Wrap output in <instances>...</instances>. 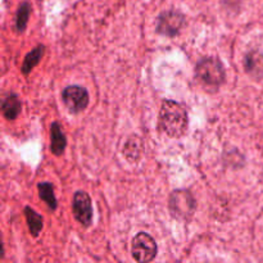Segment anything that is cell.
<instances>
[{
	"label": "cell",
	"mask_w": 263,
	"mask_h": 263,
	"mask_svg": "<svg viewBox=\"0 0 263 263\" xmlns=\"http://www.w3.org/2000/svg\"><path fill=\"white\" fill-rule=\"evenodd\" d=\"M157 243L149 234L139 233L133 239L131 244V254L134 259L140 263L152 262L157 256Z\"/></svg>",
	"instance_id": "3"
},
{
	"label": "cell",
	"mask_w": 263,
	"mask_h": 263,
	"mask_svg": "<svg viewBox=\"0 0 263 263\" xmlns=\"http://www.w3.org/2000/svg\"><path fill=\"white\" fill-rule=\"evenodd\" d=\"M67 140L62 126L58 122H53L50 126V151L54 156H62L66 149Z\"/></svg>",
	"instance_id": "8"
},
{
	"label": "cell",
	"mask_w": 263,
	"mask_h": 263,
	"mask_svg": "<svg viewBox=\"0 0 263 263\" xmlns=\"http://www.w3.org/2000/svg\"><path fill=\"white\" fill-rule=\"evenodd\" d=\"M21 109H22V103L18 99L17 95L14 94L8 95L2 104L3 116H4L8 121H14L15 118L18 117V115L21 113Z\"/></svg>",
	"instance_id": "10"
},
{
	"label": "cell",
	"mask_w": 263,
	"mask_h": 263,
	"mask_svg": "<svg viewBox=\"0 0 263 263\" xmlns=\"http://www.w3.org/2000/svg\"><path fill=\"white\" fill-rule=\"evenodd\" d=\"M195 74L198 80L205 86L218 87L225 82L226 74L222 63L217 58L208 57L198 62L195 67Z\"/></svg>",
	"instance_id": "2"
},
{
	"label": "cell",
	"mask_w": 263,
	"mask_h": 263,
	"mask_svg": "<svg viewBox=\"0 0 263 263\" xmlns=\"http://www.w3.org/2000/svg\"><path fill=\"white\" fill-rule=\"evenodd\" d=\"M187 113L181 104L174 100H164L159 110V127L170 138H180L187 130Z\"/></svg>",
	"instance_id": "1"
},
{
	"label": "cell",
	"mask_w": 263,
	"mask_h": 263,
	"mask_svg": "<svg viewBox=\"0 0 263 263\" xmlns=\"http://www.w3.org/2000/svg\"><path fill=\"white\" fill-rule=\"evenodd\" d=\"M244 68L247 73L259 79L263 76V54L259 51H249L244 58Z\"/></svg>",
	"instance_id": "9"
},
{
	"label": "cell",
	"mask_w": 263,
	"mask_h": 263,
	"mask_svg": "<svg viewBox=\"0 0 263 263\" xmlns=\"http://www.w3.org/2000/svg\"><path fill=\"white\" fill-rule=\"evenodd\" d=\"M25 216L30 233L32 234V236H39L43 230V217L31 207L25 208Z\"/></svg>",
	"instance_id": "13"
},
{
	"label": "cell",
	"mask_w": 263,
	"mask_h": 263,
	"mask_svg": "<svg viewBox=\"0 0 263 263\" xmlns=\"http://www.w3.org/2000/svg\"><path fill=\"white\" fill-rule=\"evenodd\" d=\"M72 211H73V216L82 226L87 228L91 225L92 222V205L90 195L86 192H79L74 193L73 202H72Z\"/></svg>",
	"instance_id": "7"
},
{
	"label": "cell",
	"mask_w": 263,
	"mask_h": 263,
	"mask_svg": "<svg viewBox=\"0 0 263 263\" xmlns=\"http://www.w3.org/2000/svg\"><path fill=\"white\" fill-rule=\"evenodd\" d=\"M44 53H45V46H44V45H39V46H36L33 50H31L30 53L26 55L25 61H23V63H22V72H23V73H25V74L30 73V72L32 71V69L35 68L36 66H37L39 62L41 61Z\"/></svg>",
	"instance_id": "12"
},
{
	"label": "cell",
	"mask_w": 263,
	"mask_h": 263,
	"mask_svg": "<svg viewBox=\"0 0 263 263\" xmlns=\"http://www.w3.org/2000/svg\"><path fill=\"white\" fill-rule=\"evenodd\" d=\"M144 145L143 141L138 136H131L125 144V148H123V154H125L126 158L131 162H136L140 159L141 154H143Z\"/></svg>",
	"instance_id": "11"
},
{
	"label": "cell",
	"mask_w": 263,
	"mask_h": 263,
	"mask_svg": "<svg viewBox=\"0 0 263 263\" xmlns=\"http://www.w3.org/2000/svg\"><path fill=\"white\" fill-rule=\"evenodd\" d=\"M170 211L179 220H189L195 211V200L186 190H175L170 197Z\"/></svg>",
	"instance_id": "4"
},
{
	"label": "cell",
	"mask_w": 263,
	"mask_h": 263,
	"mask_svg": "<svg viewBox=\"0 0 263 263\" xmlns=\"http://www.w3.org/2000/svg\"><path fill=\"white\" fill-rule=\"evenodd\" d=\"M62 99L72 113H79L86 109V107L89 105V92L86 89L77 86V85L67 86L62 91Z\"/></svg>",
	"instance_id": "6"
},
{
	"label": "cell",
	"mask_w": 263,
	"mask_h": 263,
	"mask_svg": "<svg viewBox=\"0 0 263 263\" xmlns=\"http://www.w3.org/2000/svg\"><path fill=\"white\" fill-rule=\"evenodd\" d=\"M39 197L45 202V204L50 208L51 211L57 210V198L54 194V186L50 182H41L37 185Z\"/></svg>",
	"instance_id": "14"
},
{
	"label": "cell",
	"mask_w": 263,
	"mask_h": 263,
	"mask_svg": "<svg viewBox=\"0 0 263 263\" xmlns=\"http://www.w3.org/2000/svg\"><path fill=\"white\" fill-rule=\"evenodd\" d=\"M31 5L28 3H22L17 10V18H15V27H17L18 32L25 31L26 26H27L28 17H30Z\"/></svg>",
	"instance_id": "15"
},
{
	"label": "cell",
	"mask_w": 263,
	"mask_h": 263,
	"mask_svg": "<svg viewBox=\"0 0 263 263\" xmlns=\"http://www.w3.org/2000/svg\"><path fill=\"white\" fill-rule=\"evenodd\" d=\"M185 25V17L176 10H167L159 14L157 20V32L161 35L175 37L179 35Z\"/></svg>",
	"instance_id": "5"
}]
</instances>
